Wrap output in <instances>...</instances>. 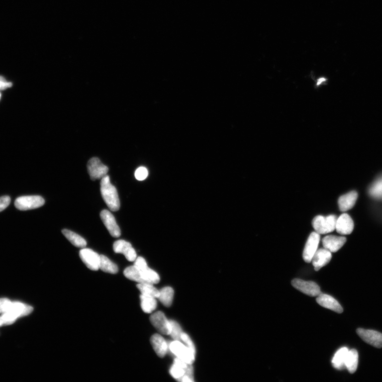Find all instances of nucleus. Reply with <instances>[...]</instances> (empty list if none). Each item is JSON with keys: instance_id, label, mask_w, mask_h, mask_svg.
Here are the masks:
<instances>
[{"instance_id": "nucleus-1", "label": "nucleus", "mask_w": 382, "mask_h": 382, "mask_svg": "<svg viewBox=\"0 0 382 382\" xmlns=\"http://www.w3.org/2000/svg\"><path fill=\"white\" fill-rule=\"evenodd\" d=\"M125 277L129 280L139 283L157 284L160 281L158 273L149 267L145 269H139L135 266H130L124 271Z\"/></svg>"}, {"instance_id": "nucleus-2", "label": "nucleus", "mask_w": 382, "mask_h": 382, "mask_svg": "<svg viewBox=\"0 0 382 382\" xmlns=\"http://www.w3.org/2000/svg\"><path fill=\"white\" fill-rule=\"evenodd\" d=\"M100 192L108 207L112 212H117L120 208V202L116 187L111 183L109 176L106 175L101 179Z\"/></svg>"}, {"instance_id": "nucleus-3", "label": "nucleus", "mask_w": 382, "mask_h": 382, "mask_svg": "<svg viewBox=\"0 0 382 382\" xmlns=\"http://www.w3.org/2000/svg\"><path fill=\"white\" fill-rule=\"evenodd\" d=\"M33 307L20 302H11L8 309L1 316L4 326H8L15 323L17 318L30 315Z\"/></svg>"}, {"instance_id": "nucleus-4", "label": "nucleus", "mask_w": 382, "mask_h": 382, "mask_svg": "<svg viewBox=\"0 0 382 382\" xmlns=\"http://www.w3.org/2000/svg\"><path fill=\"white\" fill-rule=\"evenodd\" d=\"M337 218L336 216L333 215L327 216H317L313 219L312 226L319 234H326L335 230Z\"/></svg>"}, {"instance_id": "nucleus-5", "label": "nucleus", "mask_w": 382, "mask_h": 382, "mask_svg": "<svg viewBox=\"0 0 382 382\" xmlns=\"http://www.w3.org/2000/svg\"><path fill=\"white\" fill-rule=\"evenodd\" d=\"M171 352L181 360L188 364H192L195 361L196 354L189 347L181 343L180 341L174 340L169 345Z\"/></svg>"}, {"instance_id": "nucleus-6", "label": "nucleus", "mask_w": 382, "mask_h": 382, "mask_svg": "<svg viewBox=\"0 0 382 382\" xmlns=\"http://www.w3.org/2000/svg\"><path fill=\"white\" fill-rule=\"evenodd\" d=\"M44 203V199L42 197L32 196H23L17 198L16 199L15 205L17 209L25 211L41 207Z\"/></svg>"}, {"instance_id": "nucleus-7", "label": "nucleus", "mask_w": 382, "mask_h": 382, "mask_svg": "<svg viewBox=\"0 0 382 382\" xmlns=\"http://www.w3.org/2000/svg\"><path fill=\"white\" fill-rule=\"evenodd\" d=\"M292 286L296 289L300 291L311 297H317L321 294V289L318 285L312 281L306 282L299 279H295L292 282Z\"/></svg>"}, {"instance_id": "nucleus-8", "label": "nucleus", "mask_w": 382, "mask_h": 382, "mask_svg": "<svg viewBox=\"0 0 382 382\" xmlns=\"http://www.w3.org/2000/svg\"><path fill=\"white\" fill-rule=\"evenodd\" d=\"M87 169L90 179L93 181L103 178L108 172V168L96 157L90 159L87 164Z\"/></svg>"}, {"instance_id": "nucleus-9", "label": "nucleus", "mask_w": 382, "mask_h": 382, "mask_svg": "<svg viewBox=\"0 0 382 382\" xmlns=\"http://www.w3.org/2000/svg\"><path fill=\"white\" fill-rule=\"evenodd\" d=\"M79 256L88 269L93 271L100 269V255L92 249L83 248L80 250Z\"/></svg>"}, {"instance_id": "nucleus-10", "label": "nucleus", "mask_w": 382, "mask_h": 382, "mask_svg": "<svg viewBox=\"0 0 382 382\" xmlns=\"http://www.w3.org/2000/svg\"><path fill=\"white\" fill-rule=\"evenodd\" d=\"M150 321L159 332L164 335H170V323L162 312L153 313L150 317Z\"/></svg>"}, {"instance_id": "nucleus-11", "label": "nucleus", "mask_w": 382, "mask_h": 382, "mask_svg": "<svg viewBox=\"0 0 382 382\" xmlns=\"http://www.w3.org/2000/svg\"><path fill=\"white\" fill-rule=\"evenodd\" d=\"M357 333L368 344L381 349L382 347V334L374 330L358 329Z\"/></svg>"}, {"instance_id": "nucleus-12", "label": "nucleus", "mask_w": 382, "mask_h": 382, "mask_svg": "<svg viewBox=\"0 0 382 382\" xmlns=\"http://www.w3.org/2000/svg\"><path fill=\"white\" fill-rule=\"evenodd\" d=\"M320 235L316 232H313L308 238L304 249L303 257L307 263H310L313 256L317 250L319 242H320Z\"/></svg>"}, {"instance_id": "nucleus-13", "label": "nucleus", "mask_w": 382, "mask_h": 382, "mask_svg": "<svg viewBox=\"0 0 382 382\" xmlns=\"http://www.w3.org/2000/svg\"><path fill=\"white\" fill-rule=\"evenodd\" d=\"M100 218L106 229L113 237L118 238L121 235L120 229L116 223L115 216L107 210L100 213Z\"/></svg>"}, {"instance_id": "nucleus-14", "label": "nucleus", "mask_w": 382, "mask_h": 382, "mask_svg": "<svg viewBox=\"0 0 382 382\" xmlns=\"http://www.w3.org/2000/svg\"><path fill=\"white\" fill-rule=\"evenodd\" d=\"M113 249L116 253L124 255L125 258L130 262L134 261L136 259V253L132 245L124 240H118L113 244Z\"/></svg>"}, {"instance_id": "nucleus-15", "label": "nucleus", "mask_w": 382, "mask_h": 382, "mask_svg": "<svg viewBox=\"0 0 382 382\" xmlns=\"http://www.w3.org/2000/svg\"><path fill=\"white\" fill-rule=\"evenodd\" d=\"M354 228V223L350 216L347 214H342L336 220L335 230L340 234L349 235Z\"/></svg>"}, {"instance_id": "nucleus-16", "label": "nucleus", "mask_w": 382, "mask_h": 382, "mask_svg": "<svg viewBox=\"0 0 382 382\" xmlns=\"http://www.w3.org/2000/svg\"><path fill=\"white\" fill-rule=\"evenodd\" d=\"M332 258V252L326 249L317 250L312 260L316 271L320 270L322 267L327 265Z\"/></svg>"}, {"instance_id": "nucleus-17", "label": "nucleus", "mask_w": 382, "mask_h": 382, "mask_svg": "<svg viewBox=\"0 0 382 382\" xmlns=\"http://www.w3.org/2000/svg\"><path fill=\"white\" fill-rule=\"evenodd\" d=\"M316 301L319 305L326 309L338 313L343 312V307L332 296L321 293L317 296Z\"/></svg>"}, {"instance_id": "nucleus-18", "label": "nucleus", "mask_w": 382, "mask_h": 382, "mask_svg": "<svg viewBox=\"0 0 382 382\" xmlns=\"http://www.w3.org/2000/svg\"><path fill=\"white\" fill-rule=\"evenodd\" d=\"M346 241L345 237L329 235L323 239L322 244L324 249L331 252L335 253L344 246Z\"/></svg>"}, {"instance_id": "nucleus-19", "label": "nucleus", "mask_w": 382, "mask_h": 382, "mask_svg": "<svg viewBox=\"0 0 382 382\" xmlns=\"http://www.w3.org/2000/svg\"><path fill=\"white\" fill-rule=\"evenodd\" d=\"M151 345L156 354L161 358L166 355L168 349L166 341L159 334H153L150 339Z\"/></svg>"}, {"instance_id": "nucleus-20", "label": "nucleus", "mask_w": 382, "mask_h": 382, "mask_svg": "<svg viewBox=\"0 0 382 382\" xmlns=\"http://www.w3.org/2000/svg\"><path fill=\"white\" fill-rule=\"evenodd\" d=\"M358 193L356 191H351L339 198L338 200L339 207L343 212L352 209L357 201Z\"/></svg>"}, {"instance_id": "nucleus-21", "label": "nucleus", "mask_w": 382, "mask_h": 382, "mask_svg": "<svg viewBox=\"0 0 382 382\" xmlns=\"http://www.w3.org/2000/svg\"><path fill=\"white\" fill-rule=\"evenodd\" d=\"M62 233L67 240L69 241L74 246L82 249L86 247V241L77 233L68 230H62Z\"/></svg>"}, {"instance_id": "nucleus-22", "label": "nucleus", "mask_w": 382, "mask_h": 382, "mask_svg": "<svg viewBox=\"0 0 382 382\" xmlns=\"http://www.w3.org/2000/svg\"><path fill=\"white\" fill-rule=\"evenodd\" d=\"M349 350L346 347L342 348L335 353L332 359V365L336 369L342 370L346 368L345 361Z\"/></svg>"}, {"instance_id": "nucleus-23", "label": "nucleus", "mask_w": 382, "mask_h": 382, "mask_svg": "<svg viewBox=\"0 0 382 382\" xmlns=\"http://www.w3.org/2000/svg\"><path fill=\"white\" fill-rule=\"evenodd\" d=\"M358 363V353L356 349L349 350L345 361L346 368L351 374L354 373L357 369Z\"/></svg>"}, {"instance_id": "nucleus-24", "label": "nucleus", "mask_w": 382, "mask_h": 382, "mask_svg": "<svg viewBox=\"0 0 382 382\" xmlns=\"http://www.w3.org/2000/svg\"><path fill=\"white\" fill-rule=\"evenodd\" d=\"M159 293L160 294L158 299L162 303L168 307L172 305L174 295L173 289L170 287H164L159 291Z\"/></svg>"}, {"instance_id": "nucleus-25", "label": "nucleus", "mask_w": 382, "mask_h": 382, "mask_svg": "<svg viewBox=\"0 0 382 382\" xmlns=\"http://www.w3.org/2000/svg\"><path fill=\"white\" fill-rule=\"evenodd\" d=\"M140 299L142 310L145 313L148 314L151 313L154 310H156L157 303L155 298L141 294Z\"/></svg>"}, {"instance_id": "nucleus-26", "label": "nucleus", "mask_w": 382, "mask_h": 382, "mask_svg": "<svg viewBox=\"0 0 382 382\" xmlns=\"http://www.w3.org/2000/svg\"><path fill=\"white\" fill-rule=\"evenodd\" d=\"M100 269L111 274H116L118 271L117 266L104 255H100Z\"/></svg>"}, {"instance_id": "nucleus-27", "label": "nucleus", "mask_w": 382, "mask_h": 382, "mask_svg": "<svg viewBox=\"0 0 382 382\" xmlns=\"http://www.w3.org/2000/svg\"><path fill=\"white\" fill-rule=\"evenodd\" d=\"M138 289L142 295L149 296L155 299H158L159 296V291L150 283H139L137 284Z\"/></svg>"}, {"instance_id": "nucleus-28", "label": "nucleus", "mask_w": 382, "mask_h": 382, "mask_svg": "<svg viewBox=\"0 0 382 382\" xmlns=\"http://www.w3.org/2000/svg\"><path fill=\"white\" fill-rule=\"evenodd\" d=\"M369 193L374 198L382 199V175L370 186Z\"/></svg>"}, {"instance_id": "nucleus-29", "label": "nucleus", "mask_w": 382, "mask_h": 382, "mask_svg": "<svg viewBox=\"0 0 382 382\" xmlns=\"http://www.w3.org/2000/svg\"><path fill=\"white\" fill-rule=\"evenodd\" d=\"M171 325V332L170 335L174 340H181V335L183 332L180 324L174 320L169 321Z\"/></svg>"}, {"instance_id": "nucleus-30", "label": "nucleus", "mask_w": 382, "mask_h": 382, "mask_svg": "<svg viewBox=\"0 0 382 382\" xmlns=\"http://www.w3.org/2000/svg\"><path fill=\"white\" fill-rule=\"evenodd\" d=\"M186 369L174 363L170 368V374L173 378L178 381L185 375Z\"/></svg>"}, {"instance_id": "nucleus-31", "label": "nucleus", "mask_w": 382, "mask_h": 382, "mask_svg": "<svg viewBox=\"0 0 382 382\" xmlns=\"http://www.w3.org/2000/svg\"><path fill=\"white\" fill-rule=\"evenodd\" d=\"M181 340L183 341L186 346L189 348L191 350L196 354V347L190 336L185 333H182L181 335Z\"/></svg>"}, {"instance_id": "nucleus-32", "label": "nucleus", "mask_w": 382, "mask_h": 382, "mask_svg": "<svg viewBox=\"0 0 382 382\" xmlns=\"http://www.w3.org/2000/svg\"><path fill=\"white\" fill-rule=\"evenodd\" d=\"M148 175V170L144 167H139L136 170L135 173V178L139 181L145 180L147 178Z\"/></svg>"}, {"instance_id": "nucleus-33", "label": "nucleus", "mask_w": 382, "mask_h": 382, "mask_svg": "<svg viewBox=\"0 0 382 382\" xmlns=\"http://www.w3.org/2000/svg\"><path fill=\"white\" fill-rule=\"evenodd\" d=\"M10 202L11 199L9 196H3L0 198V212L6 209Z\"/></svg>"}, {"instance_id": "nucleus-34", "label": "nucleus", "mask_w": 382, "mask_h": 382, "mask_svg": "<svg viewBox=\"0 0 382 382\" xmlns=\"http://www.w3.org/2000/svg\"><path fill=\"white\" fill-rule=\"evenodd\" d=\"M11 301L8 299H0V313H3L6 311Z\"/></svg>"}, {"instance_id": "nucleus-35", "label": "nucleus", "mask_w": 382, "mask_h": 382, "mask_svg": "<svg viewBox=\"0 0 382 382\" xmlns=\"http://www.w3.org/2000/svg\"><path fill=\"white\" fill-rule=\"evenodd\" d=\"M134 266L139 269H145L148 267L145 259L140 256L136 259Z\"/></svg>"}, {"instance_id": "nucleus-36", "label": "nucleus", "mask_w": 382, "mask_h": 382, "mask_svg": "<svg viewBox=\"0 0 382 382\" xmlns=\"http://www.w3.org/2000/svg\"><path fill=\"white\" fill-rule=\"evenodd\" d=\"M12 86V83L7 82L3 77L0 76V91L5 90Z\"/></svg>"}, {"instance_id": "nucleus-37", "label": "nucleus", "mask_w": 382, "mask_h": 382, "mask_svg": "<svg viewBox=\"0 0 382 382\" xmlns=\"http://www.w3.org/2000/svg\"><path fill=\"white\" fill-rule=\"evenodd\" d=\"M4 326L3 321L1 317H0V327Z\"/></svg>"}, {"instance_id": "nucleus-38", "label": "nucleus", "mask_w": 382, "mask_h": 382, "mask_svg": "<svg viewBox=\"0 0 382 382\" xmlns=\"http://www.w3.org/2000/svg\"><path fill=\"white\" fill-rule=\"evenodd\" d=\"M1 94L0 93V100H1Z\"/></svg>"}]
</instances>
